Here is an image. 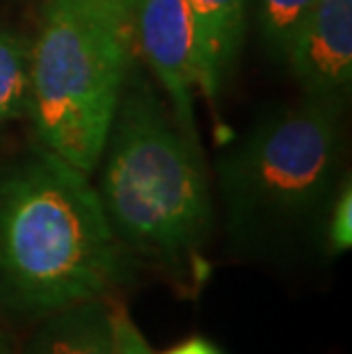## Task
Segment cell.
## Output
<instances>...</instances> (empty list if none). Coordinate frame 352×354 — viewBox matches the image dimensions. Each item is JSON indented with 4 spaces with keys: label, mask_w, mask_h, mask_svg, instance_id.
Returning <instances> with one entry per match:
<instances>
[{
    "label": "cell",
    "mask_w": 352,
    "mask_h": 354,
    "mask_svg": "<svg viewBox=\"0 0 352 354\" xmlns=\"http://www.w3.org/2000/svg\"><path fill=\"white\" fill-rule=\"evenodd\" d=\"M247 0H185L194 24L201 62V92L215 99L236 64L245 32Z\"/></svg>",
    "instance_id": "7"
},
{
    "label": "cell",
    "mask_w": 352,
    "mask_h": 354,
    "mask_svg": "<svg viewBox=\"0 0 352 354\" xmlns=\"http://www.w3.org/2000/svg\"><path fill=\"white\" fill-rule=\"evenodd\" d=\"M103 153L96 192L126 250L167 266L197 254L213 220L204 162L147 87L122 92Z\"/></svg>",
    "instance_id": "2"
},
{
    "label": "cell",
    "mask_w": 352,
    "mask_h": 354,
    "mask_svg": "<svg viewBox=\"0 0 352 354\" xmlns=\"http://www.w3.org/2000/svg\"><path fill=\"white\" fill-rule=\"evenodd\" d=\"M131 28L89 0H48L33 46L37 133L48 151L89 174L101 162L124 92Z\"/></svg>",
    "instance_id": "4"
},
{
    "label": "cell",
    "mask_w": 352,
    "mask_h": 354,
    "mask_svg": "<svg viewBox=\"0 0 352 354\" xmlns=\"http://www.w3.org/2000/svg\"><path fill=\"white\" fill-rule=\"evenodd\" d=\"M26 354H115L110 306L94 299L50 313Z\"/></svg>",
    "instance_id": "8"
},
{
    "label": "cell",
    "mask_w": 352,
    "mask_h": 354,
    "mask_svg": "<svg viewBox=\"0 0 352 354\" xmlns=\"http://www.w3.org/2000/svg\"><path fill=\"white\" fill-rule=\"evenodd\" d=\"M110 320L115 334V354H156L124 306H110Z\"/></svg>",
    "instance_id": "12"
},
{
    "label": "cell",
    "mask_w": 352,
    "mask_h": 354,
    "mask_svg": "<svg viewBox=\"0 0 352 354\" xmlns=\"http://www.w3.org/2000/svg\"><path fill=\"white\" fill-rule=\"evenodd\" d=\"M316 0H257V24L268 53L286 59L299 26Z\"/></svg>",
    "instance_id": "10"
},
{
    "label": "cell",
    "mask_w": 352,
    "mask_h": 354,
    "mask_svg": "<svg viewBox=\"0 0 352 354\" xmlns=\"http://www.w3.org/2000/svg\"><path fill=\"white\" fill-rule=\"evenodd\" d=\"M0 354H5V345H3V338H0Z\"/></svg>",
    "instance_id": "15"
},
{
    "label": "cell",
    "mask_w": 352,
    "mask_h": 354,
    "mask_svg": "<svg viewBox=\"0 0 352 354\" xmlns=\"http://www.w3.org/2000/svg\"><path fill=\"white\" fill-rule=\"evenodd\" d=\"M33 48L0 30V122L21 117L33 103Z\"/></svg>",
    "instance_id": "9"
},
{
    "label": "cell",
    "mask_w": 352,
    "mask_h": 354,
    "mask_svg": "<svg viewBox=\"0 0 352 354\" xmlns=\"http://www.w3.org/2000/svg\"><path fill=\"white\" fill-rule=\"evenodd\" d=\"M89 3L99 5L101 10H106L112 14L119 24H124L126 28L133 26V17H136V5L138 0H89Z\"/></svg>",
    "instance_id": "13"
},
{
    "label": "cell",
    "mask_w": 352,
    "mask_h": 354,
    "mask_svg": "<svg viewBox=\"0 0 352 354\" xmlns=\"http://www.w3.org/2000/svg\"><path fill=\"white\" fill-rule=\"evenodd\" d=\"M339 103L306 99L277 110L217 162L229 233L270 250L325 213L339 174Z\"/></svg>",
    "instance_id": "3"
},
{
    "label": "cell",
    "mask_w": 352,
    "mask_h": 354,
    "mask_svg": "<svg viewBox=\"0 0 352 354\" xmlns=\"http://www.w3.org/2000/svg\"><path fill=\"white\" fill-rule=\"evenodd\" d=\"M124 277L126 247L85 171L41 151L0 183V292L12 306L55 313Z\"/></svg>",
    "instance_id": "1"
},
{
    "label": "cell",
    "mask_w": 352,
    "mask_h": 354,
    "mask_svg": "<svg viewBox=\"0 0 352 354\" xmlns=\"http://www.w3.org/2000/svg\"><path fill=\"white\" fill-rule=\"evenodd\" d=\"M136 24L149 66L163 82L176 112V126L197 140L194 87L201 89L199 44L185 0H140Z\"/></svg>",
    "instance_id": "5"
},
{
    "label": "cell",
    "mask_w": 352,
    "mask_h": 354,
    "mask_svg": "<svg viewBox=\"0 0 352 354\" xmlns=\"http://www.w3.org/2000/svg\"><path fill=\"white\" fill-rule=\"evenodd\" d=\"M286 62L306 99L341 103L352 80V0H316Z\"/></svg>",
    "instance_id": "6"
},
{
    "label": "cell",
    "mask_w": 352,
    "mask_h": 354,
    "mask_svg": "<svg viewBox=\"0 0 352 354\" xmlns=\"http://www.w3.org/2000/svg\"><path fill=\"white\" fill-rule=\"evenodd\" d=\"M165 354H222L220 350L215 348L213 343H208L206 338H188V341L174 345V348H169Z\"/></svg>",
    "instance_id": "14"
},
{
    "label": "cell",
    "mask_w": 352,
    "mask_h": 354,
    "mask_svg": "<svg viewBox=\"0 0 352 354\" xmlns=\"http://www.w3.org/2000/svg\"><path fill=\"white\" fill-rule=\"evenodd\" d=\"M329 247L334 252H348L352 245V187L350 180L341 187L339 197L334 199L329 210V229H327Z\"/></svg>",
    "instance_id": "11"
}]
</instances>
